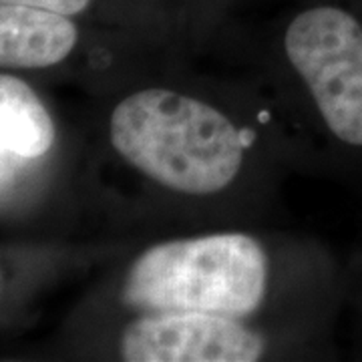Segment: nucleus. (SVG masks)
Segmentation results:
<instances>
[{"label": "nucleus", "mask_w": 362, "mask_h": 362, "mask_svg": "<svg viewBox=\"0 0 362 362\" xmlns=\"http://www.w3.org/2000/svg\"><path fill=\"white\" fill-rule=\"evenodd\" d=\"M270 258L246 232H214L145 247L123 278L121 300L137 314L204 312L246 320L264 306Z\"/></svg>", "instance_id": "obj_2"}, {"label": "nucleus", "mask_w": 362, "mask_h": 362, "mask_svg": "<svg viewBox=\"0 0 362 362\" xmlns=\"http://www.w3.org/2000/svg\"><path fill=\"white\" fill-rule=\"evenodd\" d=\"M266 350V337L244 320L204 312L139 314L119 338L127 362H256Z\"/></svg>", "instance_id": "obj_4"}, {"label": "nucleus", "mask_w": 362, "mask_h": 362, "mask_svg": "<svg viewBox=\"0 0 362 362\" xmlns=\"http://www.w3.org/2000/svg\"><path fill=\"white\" fill-rule=\"evenodd\" d=\"M90 2L93 0H0V4L33 6V8H42V11H51V13L66 14V16L85 13L90 6Z\"/></svg>", "instance_id": "obj_7"}, {"label": "nucleus", "mask_w": 362, "mask_h": 362, "mask_svg": "<svg viewBox=\"0 0 362 362\" xmlns=\"http://www.w3.org/2000/svg\"><path fill=\"white\" fill-rule=\"evenodd\" d=\"M78 42L71 16L33 6L0 4V66L47 69L63 63Z\"/></svg>", "instance_id": "obj_5"}, {"label": "nucleus", "mask_w": 362, "mask_h": 362, "mask_svg": "<svg viewBox=\"0 0 362 362\" xmlns=\"http://www.w3.org/2000/svg\"><path fill=\"white\" fill-rule=\"evenodd\" d=\"M54 143V123L23 78L0 75V156L40 159Z\"/></svg>", "instance_id": "obj_6"}, {"label": "nucleus", "mask_w": 362, "mask_h": 362, "mask_svg": "<svg viewBox=\"0 0 362 362\" xmlns=\"http://www.w3.org/2000/svg\"><path fill=\"white\" fill-rule=\"evenodd\" d=\"M288 66L310 95L326 129L362 147V25L344 8L320 4L298 13L282 39Z\"/></svg>", "instance_id": "obj_3"}, {"label": "nucleus", "mask_w": 362, "mask_h": 362, "mask_svg": "<svg viewBox=\"0 0 362 362\" xmlns=\"http://www.w3.org/2000/svg\"><path fill=\"white\" fill-rule=\"evenodd\" d=\"M25 163H28V159L18 156H0V187L13 180L16 169L23 168Z\"/></svg>", "instance_id": "obj_8"}, {"label": "nucleus", "mask_w": 362, "mask_h": 362, "mask_svg": "<svg viewBox=\"0 0 362 362\" xmlns=\"http://www.w3.org/2000/svg\"><path fill=\"white\" fill-rule=\"evenodd\" d=\"M109 141L143 180L195 199L232 189L250 147L246 131L223 109L171 87L127 93L109 115Z\"/></svg>", "instance_id": "obj_1"}]
</instances>
